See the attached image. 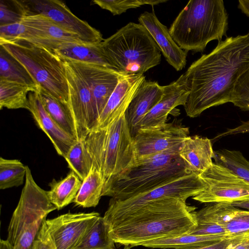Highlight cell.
Listing matches in <instances>:
<instances>
[{
    "label": "cell",
    "instance_id": "cell-1",
    "mask_svg": "<svg viewBox=\"0 0 249 249\" xmlns=\"http://www.w3.org/2000/svg\"><path fill=\"white\" fill-rule=\"evenodd\" d=\"M249 70V31L227 37L209 53L194 61L184 73L189 94L183 106L190 118L231 102L239 78Z\"/></svg>",
    "mask_w": 249,
    "mask_h": 249
},
{
    "label": "cell",
    "instance_id": "cell-2",
    "mask_svg": "<svg viewBox=\"0 0 249 249\" xmlns=\"http://www.w3.org/2000/svg\"><path fill=\"white\" fill-rule=\"evenodd\" d=\"M196 208L168 198L148 203L109 223L110 235L124 249L156 239L189 233L196 226Z\"/></svg>",
    "mask_w": 249,
    "mask_h": 249
},
{
    "label": "cell",
    "instance_id": "cell-3",
    "mask_svg": "<svg viewBox=\"0 0 249 249\" xmlns=\"http://www.w3.org/2000/svg\"><path fill=\"white\" fill-rule=\"evenodd\" d=\"M229 15L222 0H191L179 12L169 30L182 50L204 51L213 40L227 36Z\"/></svg>",
    "mask_w": 249,
    "mask_h": 249
},
{
    "label": "cell",
    "instance_id": "cell-4",
    "mask_svg": "<svg viewBox=\"0 0 249 249\" xmlns=\"http://www.w3.org/2000/svg\"><path fill=\"white\" fill-rule=\"evenodd\" d=\"M179 151L168 150L137 160L111 182L103 196L126 199L192 173L180 157Z\"/></svg>",
    "mask_w": 249,
    "mask_h": 249
},
{
    "label": "cell",
    "instance_id": "cell-5",
    "mask_svg": "<svg viewBox=\"0 0 249 249\" xmlns=\"http://www.w3.org/2000/svg\"><path fill=\"white\" fill-rule=\"evenodd\" d=\"M85 143L92 165L102 177L103 194L116 178L137 163L133 138L124 114L107 126L91 130Z\"/></svg>",
    "mask_w": 249,
    "mask_h": 249
},
{
    "label": "cell",
    "instance_id": "cell-6",
    "mask_svg": "<svg viewBox=\"0 0 249 249\" xmlns=\"http://www.w3.org/2000/svg\"><path fill=\"white\" fill-rule=\"evenodd\" d=\"M110 63L125 75H143L161 61V51L147 29L129 22L102 42Z\"/></svg>",
    "mask_w": 249,
    "mask_h": 249
},
{
    "label": "cell",
    "instance_id": "cell-7",
    "mask_svg": "<svg viewBox=\"0 0 249 249\" xmlns=\"http://www.w3.org/2000/svg\"><path fill=\"white\" fill-rule=\"evenodd\" d=\"M56 209L48 191L37 185L26 166L25 183L10 221L6 240L14 249H30L47 215Z\"/></svg>",
    "mask_w": 249,
    "mask_h": 249
},
{
    "label": "cell",
    "instance_id": "cell-8",
    "mask_svg": "<svg viewBox=\"0 0 249 249\" xmlns=\"http://www.w3.org/2000/svg\"><path fill=\"white\" fill-rule=\"evenodd\" d=\"M0 46L26 68L39 88L68 105L69 88L64 64L53 51L24 41Z\"/></svg>",
    "mask_w": 249,
    "mask_h": 249
},
{
    "label": "cell",
    "instance_id": "cell-9",
    "mask_svg": "<svg viewBox=\"0 0 249 249\" xmlns=\"http://www.w3.org/2000/svg\"><path fill=\"white\" fill-rule=\"evenodd\" d=\"M205 187V183L200 177L191 173L126 199L111 198L103 217L106 223H109L144 205L160 199L177 198L186 201L189 197L198 195Z\"/></svg>",
    "mask_w": 249,
    "mask_h": 249
},
{
    "label": "cell",
    "instance_id": "cell-10",
    "mask_svg": "<svg viewBox=\"0 0 249 249\" xmlns=\"http://www.w3.org/2000/svg\"><path fill=\"white\" fill-rule=\"evenodd\" d=\"M61 59L66 70L69 88L68 106L75 123L76 140L85 141L89 133L96 127L98 121L91 93L76 62Z\"/></svg>",
    "mask_w": 249,
    "mask_h": 249
},
{
    "label": "cell",
    "instance_id": "cell-11",
    "mask_svg": "<svg viewBox=\"0 0 249 249\" xmlns=\"http://www.w3.org/2000/svg\"><path fill=\"white\" fill-rule=\"evenodd\" d=\"M205 185L192 198L201 203H228L249 200V183L228 168L213 162L198 175Z\"/></svg>",
    "mask_w": 249,
    "mask_h": 249
},
{
    "label": "cell",
    "instance_id": "cell-12",
    "mask_svg": "<svg viewBox=\"0 0 249 249\" xmlns=\"http://www.w3.org/2000/svg\"><path fill=\"white\" fill-rule=\"evenodd\" d=\"M20 2L24 16L36 14L45 16L85 42L96 43L104 40L102 35L98 30L76 17L61 1L30 0H20Z\"/></svg>",
    "mask_w": 249,
    "mask_h": 249
},
{
    "label": "cell",
    "instance_id": "cell-13",
    "mask_svg": "<svg viewBox=\"0 0 249 249\" xmlns=\"http://www.w3.org/2000/svg\"><path fill=\"white\" fill-rule=\"evenodd\" d=\"M189 129L174 122L140 129L133 140L137 160L168 150H180Z\"/></svg>",
    "mask_w": 249,
    "mask_h": 249
},
{
    "label": "cell",
    "instance_id": "cell-14",
    "mask_svg": "<svg viewBox=\"0 0 249 249\" xmlns=\"http://www.w3.org/2000/svg\"><path fill=\"white\" fill-rule=\"evenodd\" d=\"M100 216L94 212L68 213L45 222L56 249H73Z\"/></svg>",
    "mask_w": 249,
    "mask_h": 249
},
{
    "label": "cell",
    "instance_id": "cell-15",
    "mask_svg": "<svg viewBox=\"0 0 249 249\" xmlns=\"http://www.w3.org/2000/svg\"><path fill=\"white\" fill-rule=\"evenodd\" d=\"M75 62L89 84L98 120L120 79L125 75L101 66Z\"/></svg>",
    "mask_w": 249,
    "mask_h": 249
},
{
    "label": "cell",
    "instance_id": "cell-16",
    "mask_svg": "<svg viewBox=\"0 0 249 249\" xmlns=\"http://www.w3.org/2000/svg\"><path fill=\"white\" fill-rule=\"evenodd\" d=\"M138 21L150 33L167 62L177 71L183 69L186 65L187 52L178 45L169 30L160 21L154 10L142 14Z\"/></svg>",
    "mask_w": 249,
    "mask_h": 249
},
{
    "label": "cell",
    "instance_id": "cell-17",
    "mask_svg": "<svg viewBox=\"0 0 249 249\" xmlns=\"http://www.w3.org/2000/svg\"><path fill=\"white\" fill-rule=\"evenodd\" d=\"M145 79L143 75L122 76L100 114L94 129L106 127L124 115L138 88Z\"/></svg>",
    "mask_w": 249,
    "mask_h": 249
},
{
    "label": "cell",
    "instance_id": "cell-18",
    "mask_svg": "<svg viewBox=\"0 0 249 249\" xmlns=\"http://www.w3.org/2000/svg\"><path fill=\"white\" fill-rule=\"evenodd\" d=\"M163 88L161 100L143 118L140 129L164 124L168 114L177 107L185 105L189 90L184 74L169 85L163 86Z\"/></svg>",
    "mask_w": 249,
    "mask_h": 249
},
{
    "label": "cell",
    "instance_id": "cell-19",
    "mask_svg": "<svg viewBox=\"0 0 249 249\" xmlns=\"http://www.w3.org/2000/svg\"><path fill=\"white\" fill-rule=\"evenodd\" d=\"M163 86L156 81L144 80L138 88L124 114L132 138L140 130L144 116L160 102Z\"/></svg>",
    "mask_w": 249,
    "mask_h": 249
},
{
    "label": "cell",
    "instance_id": "cell-20",
    "mask_svg": "<svg viewBox=\"0 0 249 249\" xmlns=\"http://www.w3.org/2000/svg\"><path fill=\"white\" fill-rule=\"evenodd\" d=\"M28 102V110L31 113L36 124L48 137L57 154L64 158L77 140L62 129L49 115L37 91L29 93Z\"/></svg>",
    "mask_w": 249,
    "mask_h": 249
},
{
    "label": "cell",
    "instance_id": "cell-21",
    "mask_svg": "<svg viewBox=\"0 0 249 249\" xmlns=\"http://www.w3.org/2000/svg\"><path fill=\"white\" fill-rule=\"evenodd\" d=\"M178 154L188 169L198 176L213 162L211 140L206 137L189 136L183 141Z\"/></svg>",
    "mask_w": 249,
    "mask_h": 249
},
{
    "label": "cell",
    "instance_id": "cell-22",
    "mask_svg": "<svg viewBox=\"0 0 249 249\" xmlns=\"http://www.w3.org/2000/svg\"><path fill=\"white\" fill-rule=\"evenodd\" d=\"M235 208L231 203H214L196 211L197 225L189 233L228 236L222 224L225 218Z\"/></svg>",
    "mask_w": 249,
    "mask_h": 249
},
{
    "label": "cell",
    "instance_id": "cell-23",
    "mask_svg": "<svg viewBox=\"0 0 249 249\" xmlns=\"http://www.w3.org/2000/svg\"><path fill=\"white\" fill-rule=\"evenodd\" d=\"M54 52L61 58L95 64L116 71L105 55L102 42L65 43L55 49Z\"/></svg>",
    "mask_w": 249,
    "mask_h": 249
},
{
    "label": "cell",
    "instance_id": "cell-24",
    "mask_svg": "<svg viewBox=\"0 0 249 249\" xmlns=\"http://www.w3.org/2000/svg\"><path fill=\"white\" fill-rule=\"evenodd\" d=\"M21 22L35 29L43 37L52 40L62 43L85 42L77 36L67 31L49 18L42 15L25 16Z\"/></svg>",
    "mask_w": 249,
    "mask_h": 249
},
{
    "label": "cell",
    "instance_id": "cell-25",
    "mask_svg": "<svg viewBox=\"0 0 249 249\" xmlns=\"http://www.w3.org/2000/svg\"><path fill=\"white\" fill-rule=\"evenodd\" d=\"M82 182L71 171L64 178L58 181L52 180L49 185L51 190L48 193L51 202L57 210H60L73 202Z\"/></svg>",
    "mask_w": 249,
    "mask_h": 249
},
{
    "label": "cell",
    "instance_id": "cell-26",
    "mask_svg": "<svg viewBox=\"0 0 249 249\" xmlns=\"http://www.w3.org/2000/svg\"><path fill=\"white\" fill-rule=\"evenodd\" d=\"M37 91L49 115L62 129L76 140L75 123L68 105L54 98L39 87Z\"/></svg>",
    "mask_w": 249,
    "mask_h": 249
},
{
    "label": "cell",
    "instance_id": "cell-27",
    "mask_svg": "<svg viewBox=\"0 0 249 249\" xmlns=\"http://www.w3.org/2000/svg\"><path fill=\"white\" fill-rule=\"evenodd\" d=\"M228 237H230L218 235H199L187 233L172 237L152 240L143 244L142 246L163 249L189 248L212 244Z\"/></svg>",
    "mask_w": 249,
    "mask_h": 249
},
{
    "label": "cell",
    "instance_id": "cell-28",
    "mask_svg": "<svg viewBox=\"0 0 249 249\" xmlns=\"http://www.w3.org/2000/svg\"><path fill=\"white\" fill-rule=\"evenodd\" d=\"M104 182L100 173L93 166L82 181L81 187L73 201L76 206L83 208L95 207L102 196Z\"/></svg>",
    "mask_w": 249,
    "mask_h": 249
},
{
    "label": "cell",
    "instance_id": "cell-29",
    "mask_svg": "<svg viewBox=\"0 0 249 249\" xmlns=\"http://www.w3.org/2000/svg\"><path fill=\"white\" fill-rule=\"evenodd\" d=\"M0 79L26 85L37 90L39 88L26 68L1 46L0 49Z\"/></svg>",
    "mask_w": 249,
    "mask_h": 249
},
{
    "label": "cell",
    "instance_id": "cell-30",
    "mask_svg": "<svg viewBox=\"0 0 249 249\" xmlns=\"http://www.w3.org/2000/svg\"><path fill=\"white\" fill-rule=\"evenodd\" d=\"M37 90L21 84L0 79V109H28V95Z\"/></svg>",
    "mask_w": 249,
    "mask_h": 249
},
{
    "label": "cell",
    "instance_id": "cell-31",
    "mask_svg": "<svg viewBox=\"0 0 249 249\" xmlns=\"http://www.w3.org/2000/svg\"><path fill=\"white\" fill-rule=\"evenodd\" d=\"M107 225L100 216L73 249H116Z\"/></svg>",
    "mask_w": 249,
    "mask_h": 249
},
{
    "label": "cell",
    "instance_id": "cell-32",
    "mask_svg": "<svg viewBox=\"0 0 249 249\" xmlns=\"http://www.w3.org/2000/svg\"><path fill=\"white\" fill-rule=\"evenodd\" d=\"M213 159L214 162L228 168L249 183V161L240 151L227 149H219L214 151Z\"/></svg>",
    "mask_w": 249,
    "mask_h": 249
},
{
    "label": "cell",
    "instance_id": "cell-33",
    "mask_svg": "<svg viewBox=\"0 0 249 249\" xmlns=\"http://www.w3.org/2000/svg\"><path fill=\"white\" fill-rule=\"evenodd\" d=\"M64 159L71 171L82 181L92 165V159L85 141H76L70 147Z\"/></svg>",
    "mask_w": 249,
    "mask_h": 249
},
{
    "label": "cell",
    "instance_id": "cell-34",
    "mask_svg": "<svg viewBox=\"0 0 249 249\" xmlns=\"http://www.w3.org/2000/svg\"><path fill=\"white\" fill-rule=\"evenodd\" d=\"M26 166L19 160L0 158V189L18 187L25 181Z\"/></svg>",
    "mask_w": 249,
    "mask_h": 249
},
{
    "label": "cell",
    "instance_id": "cell-35",
    "mask_svg": "<svg viewBox=\"0 0 249 249\" xmlns=\"http://www.w3.org/2000/svg\"><path fill=\"white\" fill-rule=\"evenodd\" d=\"M222 225L230 237L249 235V211L236 207L225 218Z\"/></svg>",
    "mask_w": 249,
    "mask_h": 249
},
{
    "label": "cell",
    "instance_id": "cell-36",
    "mask_svg": "<svg viewBox=\"0 0 249 249\" xmlns=\"http://www.w3.org/2000/svg\"><path fill=\"white\" fill-rule=\"evenodd\" d=\"M166 1V0H94L92 2L103 9L109 11L113 15H119L130 9L136 8L146 4L153 6Z\"/></svg>",
    "mask_w": 249,
    "mask_h": 249
},
{
    "label": "cell",
    "instance_id": "cell-37",
    "mask_svg": "<svg viewBox=\"0 0 249 249\" xmlns=\"http://www.w3.org/2000/svg\"><path fill=\"white\" fill-rule=\"evenodd\" d=\"M24 16L19 0H0V25L20 22Z\"/></svg>",
    "mask_w": 249,
    "mask_h": 249
},
{
    "label": "cell",
    "instance_id": "cell-38",
    "mask_svg": "<svg viewBox=\"0 0 249 249\" xmlns=\"http://www.w3.org/2000/svg\"><path fill=\"white\" fill-rule=\"evenodd\" d=\"M231 103L244 111H249V70L238 80Z\"/></svg>",
    "mask_w": 249,
    "mask_h": 249
},
{
    "label": "cell",
    "instance_id": "cell-39",
    "mask_svg": "<svg viewBox=\"0 0 249 249\" xmlns=\"http://www.w3.org/2000/svg\"><path fill=\"white\" fill-rule=\"evenodd\" d=\"M25 28L21 22L0 25V45L17 41Z\"/></svg>",
    "mask_w": 249,
    "mask_h": 249
},
{
    "label": "cell",
    "instance_id": "cell-40",
    "mask_svg": "<svg viewBox=\"0 0 249 249\" xmlns=\"http://www.w3.org/2000/svg\"><path fill=\"white\" fill-rule=\"evenodd\" d=\"M45 221L30 249H56L48 232Z\"/></svg>",
    "mask_w": 249,
    "mask_h": 249
},
{
    "label": "cell",
    "instance_id": "cell-41",
    "mask_svg": "<svg viewBox=\"0 0 249 249\" xmlns=\"http://www.w3.org/2000/svg\"><path fill=\"white\" fill-rule=\"evenodd\" d=\"M246 133H249V120L242 121L241 124L236 127L227 129L225 131L217 135L215 139H218L230 135Z\"/></svg>",
    "mask_w": 249,
    "mask_h": 249
},
{
    "label": "cell",
    "instance_id": "cell-42",
    "mask_svg": "<svg viewBox=\"0 0 249 249\" xmlns=\"http://www.w3.org/2000/svg\"><path fill=\"white\" fill-rule=\"evenodd\" d=\"M232 239L233 238L228 237L212 244L193 248L178 249H227L231 244Z\"/></svg>",
    "mask_w": 249,
    "mask_h": 249
},
{
    "label": "cell",
    "instance_id": "cell-43",
    "mask_svg": "<svg viewBox=\"0 0 249 249\" xmlns=\"http://www.w3.org/2000/svg\"><path fill=\"white\" fill-rule=\"evenodd\" d=\"M227 249H249V235L233 238Z\"/></svg>",
    "mask_w": 249,
    "mask_h": 249
},
{
    "label": "cell",
    "instance_id": "cell-44",
    "mask_svg": "<svg viewBox=\"0 0 249 249\" xmlns=\"http://www.w3.org/2000/svg\"><path fill=\"white\" fill-rule=\"evenodd\" d=\"M237 7L242 13L249 17V0H240Z\"/></svg>",
    "mask_w": 249,
    "mask_h": 249
},
{
    "label": "cell",
    "instance_id": "cell-45",
    "mask_svg": "<svg viewBox=\"0 0 249 249\" xmlns=\"http://www.w3.org/2000/svg\"><path fill=\"white\" fill-rule=\"evenodd\" d=\"M231 204L235 207L243 208L249 211V200L234 202Z\"/></svg>",
    "mask_w": 249,
    "mask_h": 249
},
{
    "label": "cell",
    "instance_id": "cell-46",
    "mask_svg": "<svg viewBox=\"0 0 249 249\" xmlns=\"http://www.w3.org/2000/svg\"><path fill=\"white\" fill-rule=\"evenodd\" d=\"M0 249H14L13 247L7 240L1 239L0 242Z\"/></svg>",
    "mask_w": 249,
    "mask_h": 249
}]
</instances>
